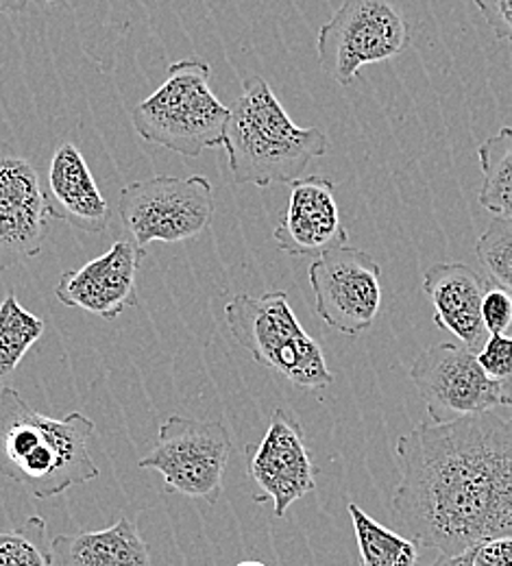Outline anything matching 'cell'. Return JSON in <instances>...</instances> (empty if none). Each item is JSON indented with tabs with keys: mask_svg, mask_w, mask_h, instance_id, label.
<instances>
[{
	"mask_svg": "<svg viewBox=\"0 0 512 566\" xmlns=\"http://www.w3.org/2000/svg\"><path fill=\"white\" fill-rule=\"evenodd\" d=\"M236 566H267L264 563H260V560H244V563H238Z\"/></svg>",
	"mask_w": 512,
	"mask_h": 566,
	"instance_id": "29",
	"label": "cell"
},
{
	"mask_svg": "<svg viewBox=\"0 0 512 566\" xmlns=\"http://www.w3.org/2000/svg\"><path fill=\"white\" fill-rule=\"evenodd\" d=\"M476 549V547H473ZM473 549L458 554V556H439L430 566H471L473 560Z\"/></svg>",
	"mask_w": 512,
	"mask_h": 566,
	"instance_id": "28",
	"label": "cell"
},
{
	"mask_svg": "<svg viewBox=\"0 0 512 566\" xmlns=\"http://www.w3.org/2000/svg\"><path fill=\"white\" fill-rule=\"evenodd\" d=\"M361 552V566H419L421 547L370 518L356 503L347 505Z\"/></svg>",
	"mask_w": 512,
	"mask_h": 566,
	"instance_id": "18",
	"label": "cell"
},
{
	"mask_svg": "<svg viewBox=\"0 0 512 566\" xmlns=\"http://www.w3.org/2000/svg\"><path fill=\"white\" fill-rule=\"evenodd\" d=\"M476 355L482 370L491 379L500 381L512 397V329L506 334L489 336L484 347Z\"/></svg>",
	"mask_w": 512,
	"mask_h": 566,
	"instance_id": "23",
	"label": "cell"
},
{
	"mask_svg": "<svg viewBox=\"0 0 512 566\" xmlns=\"http://www.w3.org/2000/svg\"><path fill=\"white\" fill-rule=\"evenodd\" d=\"M482 170L480 203L493 216L512 218V129L502 127L478 146Z\"/></svg>",
	"mask_w": 512,
	"mask_h": 566,
	"instance_id": "19",
	"label": "cell"
},
{
	"mask_svg": "<svg viewBox=\"0 0 512 566\" xmlns=\"http://www.w3.org/2000/svg\"><path fill=\"white\" fill-rule=\"evenodd\" d=\"M210 78V64L199 57L168 66L161 87L132 114L138 136L181 157H199L206 148L224 146L231 109L220 103Z\"/></svg>",
	"mask_w": 512,
	"mask_h": 566,
	"instance_id": "4",
	"label": "cell"
},
{
	"mask_svg": "<svg viewBox=\"0 0 512 566\" xmlns=\"http://www.w3.org/2000/svg\"><path fill=\"white\" fill-rule=\"evenodd\" d=\"M307 280L316 314L345 336H361L382 310V269L356 247L334 249L312 262Z\"/></svg>",
	"mask_w": 512,
	"mask_h": 566,
	"instance_id": "10",
	"label": "cell"
},
{
	"mask_svg": "<svg viewBox=\"0 0 512 566\" xmlns=\"http://www.w3.org/2000/svg\"><path fill=\"white\" fill-rule=\"evenodd\" d=\"M471 566H512V536L487 541L473 549Z\"/></svg>",
	"mask_w": 512,
	"mask_h": 566,
	"instance_id": "26",
	"label": "cell"
},
{
	"mask_svg": "<svg viewBox=\"0 0 512 566\" xmlns=\"http://www.w3.org/2000/svg\"><path fill=\"white\" fill-rule=\"evenodd\" d=\"M476 255L491 282L512 292V218L495 216L476 242Z\"/></svg>",
	"mask_w": 512,
	"mask_h": 566,
	"instance_id": "22",
	"label": "cell"
},
{
	"mask_svg": "<svg viewBox=\"0 0 512 566\" xmlns=\"http://www.w3.org/2000/svg\"><path fill=\"white\" fill-rule=\"evenodd\" d=\"M118 213L136 247L150 242H188L201 238L215 220L217 203L208 177L157 175L121 190Z\"/></svg>",
	"mask_w": 512,
	"mask_h": 566,
	"instance_id": "6",
	"label": "cell"
},
{
	"mask_svg": "<svg viewBox=\"0 0 512 566\" xmlns=\"http://www.w3.org/2000/svg\"><path fill=\"white\" fill-rule=\"evenodd\" d=\"M410 381L428 406L432 423H449L471 415L512 408L509 390L491 379L478 355L462 345L440 343L419 355L410 368Z\"/></svg>",
	"mask_w": 512,
	"mask_h": 566,
	"instance_id": "9",
	"label": "cell"
},
{
	"mask_svg": "<svg viewBox=\"0 0 512 566\" xmlns=\"http://www.w3.org/2000/svg\"><path fill=\"white\" fill-rule=\"evenodd\" d=\"M231 455V436L222 419L168 417L159 424L155 447L138 462L157 471L168 493L217 503Z\"/></svg>",
	"mask_w": 512,
	"mask_h": 566,
	"instance_id": "8",
	"label": "cell"
},
{
	"mask_svg": "<svg viewBox=\"0 0 512 566\" xmlns=\"http://www.w3.org/2000/svg\"><path fill=\"white\" fill-rule=\"evenodd\" d=\"M49 227L51 213L35 164L0 142V271L38 258Z\"/></svg>",
	"mask_w": 512,
	"mask_h": 566,
	"instance_id": "11",
	"label": "cell"
},
{
	"mask_svg": "<svg viewBox=\"0 0 512 566\" xmlns=\"http://www.w3.org/2000/svg\"><path fill=\"white\" fill-rule=\"evenodd\" d=\"M275 244L291 258H321L347 247L349 231L336 201V184L323 175L299 177L291 184L289 208L273 231Z\"/></svg>",
	"mask_w": 512,
	"mask_h": 566,
	"instance_id": "14",
	"label": "cell"
},
{
	"mask_svg": "<svg viewBox=\"0 0 512 566\" xmlns=\"http://www.w3.org/2000/svg\"><path fill=\"white\" fill-rule=\"evenodd\" d=\"M498 42H512V0H473Z\"/></svg>",
	"mask_w": 512,
	"mask_h": 566,
	"instance_id": "25",
	"label": "cell"
},
{
	"mask_svg": "<svg viewBox=\"0 0 512 566\" xmlns=\"http://www.w3.org/2000/svg\"><path fill=\"white\" fill-rule=\"evenodd\" d=\"M53 558L55 566H150L148 545L127 516L107 530L55 536Z\"/></svg>",
	"mask_w": 512,
	"mask_h": 566,
	"instance_id": "17",
	"label": "cell"
},
{
	"mask_svg": "<svg viewBox=\"0 0 512 566\" xmlns=\"http://www.w3.org/2000/svg\"><path fill=\"white\" fill-rule=\"evenodd\" d=\"M33 2H40V0H0V13H20V11H27ZM42 2H58V0H42Z\"/></svg>",
	"mask_w": 512,
	"mask_h": 566,
	"instance_id": "27",
	"label": "cell"
},
{
	"mask_svg": "<svg viewBox=\"0 0 512 566\" xmlns=\"http://www.w3.org/2000/svg\"><path fill=\"white\" fill-rule=\"evenodd\" d=\"M145 251L134 240H116L103 255L66 271L55 296L66 307H79L103 321H116L123 310L138 307V273Z\"/></svg>",
	"mask_w": 512,
	"mask_h": 566,
	"instance_id": "13",
	"label": "cell"
},
{
	"mask_svg": "<svg viewBox=\"0 0 512 566\" xmlns=\"http://www.w3.org/2000/svg\"><path fill=\"white\" fill-rule=\"evenodd\" d=\"M0 566H55L53 538L42 516L27 518L20 527H0Z\"/></svg>",
	"mask_w": 512,
	"mask_h": 566,
	"instance_id": "21",
	"label": "cell"
},
{
	"mask_svg": "<svg viewBox=\"0 0 512 566\" xmlns=\"http://www.w3.org/2000/svg\"><path fill=\"white\" fill-rule=\"evenodd\" d=\"M224 146L233 184L269 188L291 186L330 150V138L318 127H296L267 78L249 76L231 107Z\"/></svg>",
	"mask_w": 512,
	"mask_h": 566,
	"instance_id": "3",
	"label": "cell"
},
{
	"mask_svg": "<svg viewBox=\"0 0 512 566\" xmlns=\"http://www.w3.org/2000/svg\"><path fill=\"white\" fill-rule=\"evenodd\" d=\"M224 318L233 340L251 357L289 379L301 390H323L332 386L321 345L301 327L289 294L271 290L262 296L236 294L224 305Z\"/></svg>",
	"mask_w": 512,
	"mask_h": 566,
	"instance_id": "5",
	"label": "cell"
},
{
	"mask_svg": "<svg viewBox=\"0 0 512 566\" xmlns=\"http://www.w3.org/2000/svg\"><path fill=\"white\" fill-rule=\"evenodd\" d=\"M410 44V27L397 0H343L321 27V69L338 85H352L365 66L399 57Z\"/></svg>",
	"mask_w": 512,
	"mask_h": 566,
	"instance_id": "7",
	"label": "cell"
},
{
	"mask_svg": "<svg viewBox=\"0 0 512 566\" xmlns=\"http://www.w3.org/2000/svg\"><path fill=\"white\" fill-rule=\"evenodd\" d=\"M487 285L489 277L460 262L435 264L424 275V292L435 305V323L476 354L489 338L482 321Z\"/></svg>",
	"mask_w": 512,
	"mask_h": 566,
	"instance_id": "15",
	"label": "cell"
},
{
	"mask_svg": "<svg viewBox=\"0 0 512 566\" xmlns=\"http://www.w3.org/2000/svg\"><path fill=\"white\" fill-rule=\"evenodd\" d=\"M96 424L81 412L53 419L35 412L18 390L0 388V475L35 499L64 495L98 478L90 453Z\"/></svg>",
	"mask_w": 512,
	"mask_h": 566,
	"instance_id": "2",
	"label": "cell"
},
{
	"mask_svg": "<svg viewBox=\"0 0 512 566\" xmlns=\"http://www.w3.org/2000/svg\"><path fill=\"white\" fill-rule=\"evenodd\" d=\"M46 321L24 310L13 292L0 303V388L42 338Z\"/></svg>",
	"mask_w": 512,
	"mask_h": 566,
	"instance_id": "20",
	"label": "cell"
},
{
	"mask_svg": "<svg viewBox=\"0 0 512 566\" xmlns=\"http://www.w3.org/2000/svg\"><path fill=\"white\" fill-rule=\"evenodd\" d=\"M247 469L260 489L255 501L271 499L278 518L316 489L318 469L305 444L303 427L291 410H273L264 438L247 447Z\"/></svg>",
	"mask_w": 512,
	"mask_h": 566,
	"instance_id": "12",
	"label": "cell"
},
{
	"mask_svg": "<svg viewBox=\"0 0 512 566\" xmlns=\"http://www.w3.org/2000/svg\"><path fill=\"white\" fill-rule=\"evenodd\" d=\"M395 455L393 516L421 549L458 556L512 536V419L484 412L417 424Z\"/></svg>",
	"mask_w": 512,
	"mask_h": 566,
	"instance_id": "1",
	"label": "cell"
},
{
	"mask_svg": "<svg viewBox=\"0 0 512 566\" xmlns=\"http://www.w3.org/2000/svg\"><path fill=\"white\" fill-rule=\"evenodd\" d=\"M482 321L489 336L506 334L512 329V292L500 283L491 282L487 285L484 301H482Z\"/></svg>",
	"mask_w": 512,
	"mask_h": 566,
	"instance_id": "24",
	"label": "cell"
},
{
	"mask_svg": "<svg viewBox=\"0 0 512 566\" xmlns=\"http://www.w3.org/2000/svg\"><path fill=\"white\" fill-rule=\"evenodd\" d=\"M44 195L51 218L73 224L79 231L103 233L112 222V208L73 142H62L55 148Z\"/></svg>",
	"mask_w": 512,
	"mask_h": 566,
	"instance_id": "16",
	"label": "cell"
}]
</instances>
